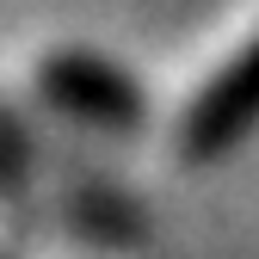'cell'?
<instances>
[{
	"mask_svg": "<svg viewBox=\"0 0 259 259\" xmlns=\"http://www.w3.org/2000/svg\"><path fill=\"white\" fill-rule=\"evenodd\" d=\"M25 93L37 111L74 130H136L142 123V87L117 62L80 44H44L25 62Z\"/></svg>",
	"mask_w": 259,
	"mask_h": 259,
	"instance_id": "obj_2",
	"label": "cell"
},
{
	"mask_svg": "<svg viewBox=\"0 0 259 259\" xmlns=\"http://www.w3.org/2000/svg\"><path fill=\"white\" fill-rule=\"evenodd\" d=\"M259 123V0L216 31V44L179 74L167 99V148L179 160H216Z\"/></svg>",
	"mask_w": 259,
	"mask_h": 259,
	"instance_id": "obj_1",
	"label": "cell"
}]
</instances>
